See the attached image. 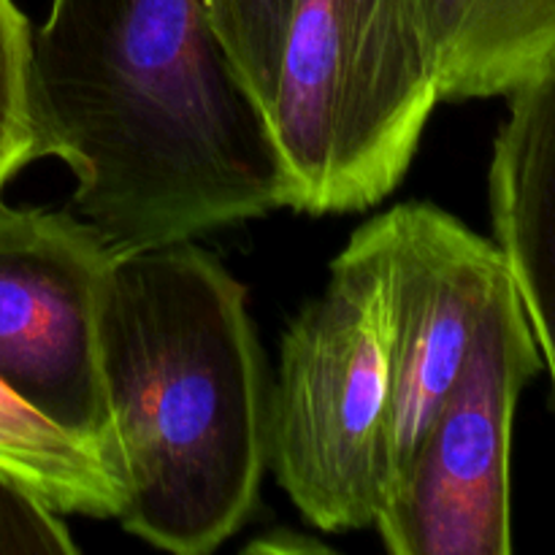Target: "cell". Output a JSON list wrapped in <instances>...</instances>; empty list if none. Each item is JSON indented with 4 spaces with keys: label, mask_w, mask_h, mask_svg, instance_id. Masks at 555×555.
Wrapping results in <instances>:
<instances>
[{
    "label": "cell",
    "mask_w": 555,
    "mask_h": 555,
    "mask_svg": "<svg viewBox=\"0 0 555 555\" xmlns=\"http://www.w3.org/2000/svg\"><path fill=\"white\" fill-rule=\"evenodd\" d=\"M38 157L74 173V215L114 255L195 242L285 209L269 122L206 0H52L30 30Z\"/></svg>",
    "instance_id": "6da1fadb"
},
{
    "label": "cell",
    "mask_w": 555,
    "mask_h": 555,
    "mask_svg": "<svg viewBox=\"0 0 555 555\" xmlns=\"http://www.w3.org/2000/svg\"><path fill=\"white\" fill-rule=\"evenodd\" d=\"M119 524L160 551L231 540L269 469L271 383L247 287L193 242L117 253L95 318Z\"/></svg>",
    "instance_id": "7a4b0ae2"
},
{
    "label": "cell",
    "mask_w": 555,
    "mask_h": 555,
    "mask_svg": "<svg viewBox=\"0 0 555 555\" xmlns=\"http://www.w3.org/2000/svg\"><path fill=\"white\" fill-rule=\"evenodd\" d=\"M439 101L412 0H293L266 114L285 209L377 206L410 171Z\"/></svg>",
    "instance_id": "3957f363"
},
{
    "label": "cell",
    "mask_w": 555,
    "mask_h": 555,
    "mask_svg": "<svg viewBox=\"0 0 555 555\" xmlns=\"http://www.w3.org/2000/svg\"><path fill=\"white\" fill-rule=\"evenodd\" d=\"M388 323L377 249L358 228L328 285L285 331L271 385L269 469L320 531L374 526L388 482Z\"/></svg>",
    "instance_id": "277c9868"
},
{
    "label": "cell",
    "mask_w": 555,
    "mask_h": 555,
    "mask_svg": "<svg viewBox=\"0 0 555 555\" xmlns=\"http://www.w3.org/2000/svg\"><path fill=\"white\" fill-rule=\"evenodd\" d=\"M542 372L513 280L488 307L469 358L374 518L393 555H509V453L518 399Z\"/></svg>",
    "instance_id": "5b68a950"
},
{
    "label": "cell",
    "mask_w": 555,
    "mask_h": 555,
    "mask_svg": "<svg viewBox=\"0 0 555 555\" xmlns=\"http://www.w3.org/2000/svg\"><path fill=\"white\" fill-rule=\"evenodd\" d=\"M112 258L74 211L0 204V383L92 444L114 475L95 345Z\"/></svg>",
    "instance_id": "8992f818"
},
{
    "label": "cell",
    "mask_w": 555,
    "mask_h": 555,
    "mask_svg": "<svg viewBox=\"0 0 555 555\" xmlns=\"http://www.w3.org/2000/svg\"><path fill=\"white\" fill-rule=\"evenodd\" d=\"M363 228L377 249L393 377L388 491L459 379L509 271L493 238L428 201L393 206Z\"/></svg>",
    "instance_id": "52a82bcc"
},
{
    "label": "cell",
    "mask_w": 555,
    "mask_h": 555,
    "mask_svg": "<svg viewBox=\"0 0 555 555\" xmlns=\"http://www.w3.org/2000/svg\"><path fill=\"white\" fill-rule=\"evenodd\" d=\"M507 98L488 168L493 242L551 377L555 406V54Z\"/></svg>",
    "instance_id": "ba28073f"
},
{
    "label": "cell",
    "mask_w": 555,
    "mask_h": 555,
    "mask_svg": "<svg viewBox=\"0 0 555 555\" xmlns=\"http://www.w3.org/2000/svg\"><path fill=\"white\" fill-rule=\"evenodd\" d=\"M442 101L507 98L555 54V0H412Z\"/></svg>",
    "instance_id": "9c48e42d"
},
{
    "label": "cell",
    "mask_w": 555,
    "mask_h": 555,
    "mask_svg": "<svg viewBox=\"0 0 555 555\" xmlns=\"http://www.w3.org/2000/svg\"><path fill=\"white\" fill-rule=\"evenodd\" d=\"M0 469L60 515L119 518L122 488L92 444L0 383Z\"/></svg>",
    "instance_id": "30bf717a"
},
{
    "label": "cell",
    "mask_w": 555,
    "mask_h": 555,
    "mask_svg": "<svg viewBox=\"0 0 555 555\" xmlns=\"http://www.w3.org/2000/svg\"><path fill=\"white\" fill-rule=\"evenodd\" d=\"M206 5L244 90L269 114L293 0H206Z\"/></svg>",
    "instance_id": "8fae6325"
},
{
    "label": "cell",
    "mask_w": 555,
    "mask_h": 555,
    "mask_svg": "<svg viewBox=\"0 0 555 555\" xmlns=\"http://www.w3.org/2000/svg\"><path fill=\"white\" fill-rule=\"evenodd\" d=\"M30 30L14 0H0V193L14 173L36 160L27 108Z\"/></svg>",
    "instance_id": "7c38bea8"
},
{
    "label": "cell",
    "mask_w": 555,
    "mask_h": 555,
    "mask_svg": "<svg viewBox=\"0 0 555 555\" xmlns=\"http://www.w3.org/2000/svg\"><path fill=\"white\" fill-rule=\"evenodd\" d=\"M79 553L57 509L0 469V555Z\"/></svg>",
    "instance_id": "4fadbf2b"
}]
</instances>
